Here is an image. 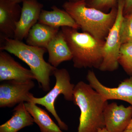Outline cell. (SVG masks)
I'll use <instances>...</instances> for the list:
<instances>
[{
    "mask_svg": "<svg viewBox=\"0 0 132 132\" xmlns=\"http://www.w3.org/2000/svg\"><path fill=\"white\" fill-rule=\"evenodd\" d=\"M73 94V101L80 111L77 132H98L105 128L104 112L108 101L82 81L75 85Z\"/></svg>",
    "mask_w": 132,
    "mask_h": 132,
    "instance_id": "obj_1",
    "label": "cell"
},
{
    "mask_svg": "<svg viewBox=\"0 0 132 132\" xmlns=\"http://www.w3.org/2000/svg\"><path fill=\"white\" fill-rule=\"evenodd\" d=\"M83 32L99 40L106 39L117 14V6L108 13L89 7L85 1L66 2L62 6Z\"/></svg>",
    "mask_w": 132,
    "mask_h": 132,
    "instance_id": "obj_2",
    "label": "cell"
},
{
    "mask_svg": "<svg viewBox=\"0 0 132 132\" xmlns=\"http://www.w3.org/2000/svg\"><path fill=\"white\" fill-rule=\"evenodd\" d=\"M2 41L3 44L1 46V51L5 50L14 55L25 62L35 75L40 87L44 92H48L50 76L53 75L57 68L44 60L46 48L31 46L12 38H5Z\"/></svg>",
    "mask_w": 132,
    "mask_h": 132,
    "instance_id": "obj_3",
    "label": "cell"
},
{
    "mask_svg": "<svg viewBox=\"0 0 132 132\" xmlns=\"http://www.w3.org/2000/svg\"><path fill=\"white\" fill-rule=\"evenodd\" d=\"M61 30L71 50L75 68H100L103 60L102 50L105 41L99 40L88 33L79 32L68 27Z\"/></svg>",
    "mask_w": 132,
    "mask_h": 132,
    "instance_id": "obj_4",
    "label": "cell"
},
{
    "mask_svg": "<svg viewBox=\"0 0 132 132\" xmlns=\"http://www.w3.org/2000/svg\"><path fill=\"white\" fill-rule=\"evenodd\" d=\"M53 75L56 79L53 88L44 97L36 98L33 95L30 102L45 107L55 118L61 129L67 131L68 130V126L58 115L55 108V103L60 95H64L66 100L73 101L75 85L71 83L70 74L65 69L57 68L54 71Z\"/></svg>",
    "mask_w": 132,
    "mask_h": 132,
    "instance_id": "obj_5",
    "label": "cell"
},
{
    "mask_svg": "<svg viewBox=\"0 0 132 132\" xmlns=\"http://www.w3.org/2000/svg\"><path fill=\"white\" fill-rule=\"evenodd\" d=\"M124 0H118L117 14L114 24L105 41L102 50V63L99 69L112 72L119 67V58L121 47L120 29L124 17Z\"/></svg>",
    "mask_w": 132,
    "mask_h": 132,
    "instance_id": "obj_6",
    "label": "cell"
},
{
    "mask_svg": "<svg viewBox=\"0 0 132 132\" xmlns=\"http://www.w3.org/2000/svg\"><path fill=\"white\" fill-rule=\"evenodd\" d=\"M33 80L5 81L0 85V107L12 108L21 102H30L34 87Z\"/></svg>",
    "mask_w": 132,
    "mask_h": 132,
    "instance_id": "obj_7",
    "label": "cell"
},
{
    "mask_svg": "<svg viewBox=\"0 0 132 132\" xmlns=\"http://www.w3.org/2000/svg\"><path fill=\"white\" fill-rule=\"evenodd\" d=\"M86 78L89 85L101 95L105 100L123 101L132 106V76L124 80L118 87L115 88L107 87L103 85L93 71H88Z\"/></svg>",
    "mask_w": 132,
    "mask_h": 132,
    "instance_id": "obj_8",
    "label": "cell"
},
{
    "mask_svg": "<svg viewBox=\"0 0 132 132\" xmlns=\"http://www.w3.org/2000/svg\"><path fill=\"white\" fill-rule=\"evenodd\" d=\"M21 14L16 24L13 39H26L33 26L39 21L43 5L37 0H25L22 3Z\"/></svg>",
    "mask_w": 132,
    "mask_h": 132,
    "instance_id": "obj_9",
    "label": "cell"
},
{
    "mask_svg": "<svg viewBox=\"0 0 132 132\" xmlns=\"http://www.w3.org/2000/svg\"><path fill=\"white\" fill-rule=\"evenodd\" d=\"M105 128L109 132H123L132 119V106L125 107L115 102L108 104L104 112Z\"/></svg>",
    "mask_w": 132,
    "mask_h": 132,
    "instance_id": "obj_10",
    "label": "cell"
},
{
    "mask_svg": "<svg viewBox=\"0 0 132 132\" xmlns=\"http://www.w3.org/2000/svg\"><path fill=\"white\" fill-rule=\"evenodd\" d=\"M21 12V7L19 3L9 0H0V34L2 40L5 38L13 39Z\"/></svg>",
    "mask_w": 132,
    "mask_h": 132,
    "instance_id": "obj_11",
    "label": "cell"
},
{
    "mask_svg": "<svg viewBox=\"0 0 132 132\" xmlns=\"http://www.w3.org/2000/svg\"><path fill=\"white\" fill-rule=\"evenodd\" d=\"M35 80L31 69L25 68L6 52H0V81Z\"/></svg>",
    "mask_w": 132,
    "mask_h": 132,
    "instance_id": "obj_12",
    "label": "cell"
},
{
    "mask_svg": "<svg viewBox=\"0 0 132 132\" xmlns=\"http://www.w3.org/2000/svg\"><path fill=\"white\" fill-rule=\"evenodd\" d=\"M46 49L48 63L56 68L62 62L72 59L71 50L61 29L50 41Z\"/></svg>",
    "mask_w": 132,
    "mask_h": 132,
    "instance_id": "obj_13",
    "label": "cell"
},
{
    "mask_svg": "<svg viewBox=\"0 0 132 132\" xmlns=\"http://www.w3.org/2000/svg\"><path fill=\"white\" fill-rule=\"evenodd\" d=\"M50 11L43 9L38 22L50 27L59 28L68 27L78 29L79 27L70 14L65 10L60 9L55 6Z\"/></svg>",
    "mask_w": 132,
    "mask_h": 132,
    "instance_id": "obj_14",
    "label": "cell"
},
{
    "mask_svg": "<svg viewBox=\"0 0 132 132\" xmlns=\"http://www.w3.org/2000/svg\"><path fill=\"white\" fill-rule=\"evenodd\" d=\"M60 29L37 22L33 26L26 38L27 44L47 48L48 45Z\"/></svg>",
    "mask_w": 132,
    "mask_h": 132,
    "instance_id": "obj_15",
    "label": "cell"
},
{
    "mask_svg": "<svg viewBox=\"0 0 132 132\" xmlns=\"http://www.w3.org/2000/svg\"><path fill=\"white\" fill-rule=\"evenodd\" d=\"M24 103L21 102L15 108L12 118L0 126V132H18L34 124L33 118L26 109Z\"/></svg>",
    "mask_w": 132,
    "mask_h": 132,
    "instance_id": "obj_16",
    "label": "cell"
},
{
    "mask_svg": "<svg viewBox=\"0 0 132 132\" xmlns=\"http://www.w3.org/2000/svg\"><path fill=\"white\" fill-rule=\"evenodd\" d=\"M27 111L31 114L34 123L38 125L41 132H63L54 123L44 109L32 102L24 103Z\"/></svg>",
    "mask_w": 132,
    "mask_h": 132,
    "instance_id": "obj_17",
    "label": "cell"
},
{
    "mask_svg": "<svg viewBox=\"0 0 132 132\" xmlns=\"http://www.w3.org/2000/svg\"><path fill=\"white\" fill-rule=\"evenodd\" d=\"M119 63L127 74L132 76V44L121 45Z\"/></svg>",
    "mask_w": 132,
    "mask_h": 132,
    "instance_id": "obj_18",
    "label": "cell"
},
{
    "mask_svg": "<svg viewBox=\"0 0 132 132\" xmlns=\"http://www.w3.org/2000/svg\"><path fill=\"white\" fill-rule=\"evenodd\" d=\"M120 37L122 45L132 44V12L124 15L121 27Z\"/></svg>",
    "mask_w": 132,
    "mask_h": 132,
    "instance_id": "obj_19",
    "label": "cell"
},
{
    "mask_svg": "<svg viewBox=\"0 0 132 132\" xmlns=\"http://www.w3.org/2000/svg\"><path fill=\"white\" fill-rule=\"evenodd\" d=\"M118 0H88L87 5L103 12L115 7L118 5Z\"/></svg>",
    "mask_w": 132,
    "mask_h": 132,
    "instance_id": "obj_20",
    "label": "cell"
},
{
    "mask_svg": "<svg viewBox=\"0 0 132 132\" xmlns=\"http://www.w3.org/2000/svg\"><path fill=\"white\" fill-rule=\"evenodd\" d=\"M124 15L128 14L132 12V0H124Z\"/></svg>",
    "mask_w": 132,
    "mask_h": 132,
    "instance_id": "obj_21",
    "label": "cell"
},
{
    "mask_svg": "<svg viewBox=\"0 0 132 132\" xmlns=\"http://www.w3.org/2000/svg\"><path fill=\"white\" fill-rule=\"evenodd\" d=\"M9 1H11L13 2L19 3H19H21L23 2L25 0H9Z\"/></svg>",
    "mask_w": 132,
    "mask_h": 132,
    "instance_id": "obj_22",
    "label": "cell"
},
{
    "mask_svg": "<svg viewBox=\"0 0 132 132\" xmlns=\"http://www.w3.org/2000/svg\"><path fill=\"white\" fill-rule=\"evenodd\" d=\"M88 0H69V1L72 2H77L79 1L87 2Z\"/></svg>",
    "mask_w": 132,
    "mask_h": 132,
    "instance_id": "obj_23",
    "label": "cell"
},
{
    "mask_svg": "<svg viewBox=\"0 0 132 132\" xmlns=\"http://www.w3.org/2000/svg\"><path fill=\"white\" fill-rule=\"evenodd\" d=\"M127 129H132V119L130 121V124L127 127Z\"/></svg>",
    "mask_w": 132,
    "mask_h": 132,
    "instance_id": "obj_24",
    "label": "cell"
},
{
    "mask_svg": "<svg viewBox=\"0 0 132 132\" xmlns=\"http://www.w3.org/2000/svg\"><path fill=\"white\" fill-rule=\"evenodd\" d=\"M98 132H109L108 130H106L105 128H103V129H101L98 131Z\"/></svg>",
    "mask_w": 132,
    "mask_h": 132,
    "instance_id": "obj_25",
    "label": "cell"
},
{
    "mask_svg": "<svg viewBox=\"0 0 132 132\" xmlns=\"http://www.w3.org/2000/svg\"><path fill=\"white\" fill-rule=\"evenodd\" d=\"M123 132H132V129H126Z\"/></svg>",
    "mask_w": 132,
    "mask_h": 132,
    "instance_id": "obj_26",
    "label": "cell"
},
{
    "mask_svg": "<svg viewBox=\"0 0 132 132\" xmlns=\"http://www.w3.org/2000/svg\"><path fill=\"white\" fill-rule=\"evenodd\" d=\"M46 1H52V0H46Z\"/></svg>",
    "mask_w": 132,
    "mask_h": 132,
    "instance_id": "obj_27",
    "label": "cell"
}]
</instances>
